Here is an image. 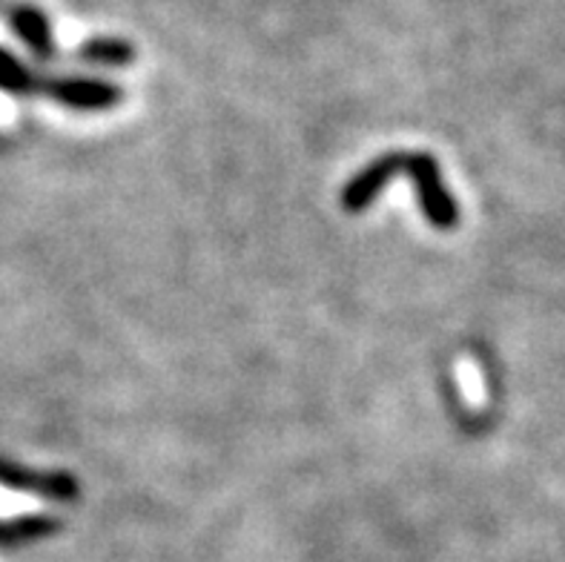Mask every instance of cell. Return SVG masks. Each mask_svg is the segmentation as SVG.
<instances>
[{
  "instance_id": "obj_1",
  "label": "cell",
  "mask_w": 565,
  "mask_h": 562,
  "mask_svg": "<svg viewBox=\"0 0 565 562\" xmlns=\"http://www.w3.org/2000/svg\"><path fill=\"white\" fill-rule=\"evenodd\" d=\"M405 172L414 179L416 192H419V201H423V210L430 224L439 230H451L459 219L457 204L445 192L437 161L428 156H405Z\"/></svg>"
},
{
  "instance_id": "obj_2",
  "label": "cell",
  "mask_w": 565,
  "mask_h": 562,
  "mask_svg": "<svg viewBox=\"0 0 565 562\" xmlns=\"http://www.w3.org/2000/svg\"><path fill=\"white\" fill-rule=\"evenodd\" d=\"M41 93H50L55 100L75 109H107L121 100V89L118 86L86 78L43 81Z\"/></svg>"
},
{
  "instance_id": "obj_3",
  "label": "cell",
  "mask_w": 565,
  "mask_h": 562,
  "mask_svg": "<svg viewBox=\"0 0 565 562\" xmlns=\"http://www.w3.org/2000/svg\"><path fill=\"white\" fill-rule=\"evenodd\" d=\"M0 485H7L12 491L38 494V497L50 499H72L78 491L75 479L66 474H32V470H23L3 459H0Z\"/></svg>"
},
{
  "instance_id": "obj_4",
  "label": "cell",
  "mask_w": 565,
  "mask_h": 562,
  "mask_svg": "<svg viewBox=\"0 0 565 562\" xmlns=\"http://www.w3.org/2000/svg\"><path fill=\"white\" fill-rule=\"evenodd\" d=\"M399 170H405V156H385V158H380V161H373L367 170L359 172L356 179L344 187L342 204L348 206L351 213H356V210H362V206L371 204V201L382 192V187L394 179Z\"/></svg>"
},
{
  "instance_id": "obj_5",
  "label": "cell",
  "mask_w": 565,
  "mask_h": 562,
  "mask_svg": "<svg viewBox=\"0 0 565 562\" xmlns=\"http://www.w3.org/2000/svg\"><path fill=\"white\" fill-rule=\"evenodd\" d=\"M41 86V78H35V75H32L21 61H14L9 52L0 50V89H7V93H35Z\"/></svg>"
},
{
  "instance_id": "obj_6",
  "label": "cell",
  "mask_w": 565,
  "mask_h": 562,
  "mask_svg": "<svg viewBox=\"0 0 565 562\" xmlns=\"http://www.w3.org/2000/svg\"><path fill=\"white\" fill-rule=\"evenodd\" d=\"M86 61H95V64L107 66H121L132 61V50L121 41H93L84 46Z\"/></svg>"
},
{
  "instance_id": "obj_7",
  "label": "cell",
  "mask_w": 565,
  "mask_h": 562,
  "mask_svg": "<svg viewBox=\"0 0 565 562\" xmlns=\"http://www.w3.org/2000/svg\"><path fill=\"white\" fill-rule=\"evenodd\" d=\"M14 26H18V32H21L23 38H26V43L32 50L41 52V55H50V32H46V21H43L41 14L21 12L14 18Z\"/></svg>"
}]
</instances>
